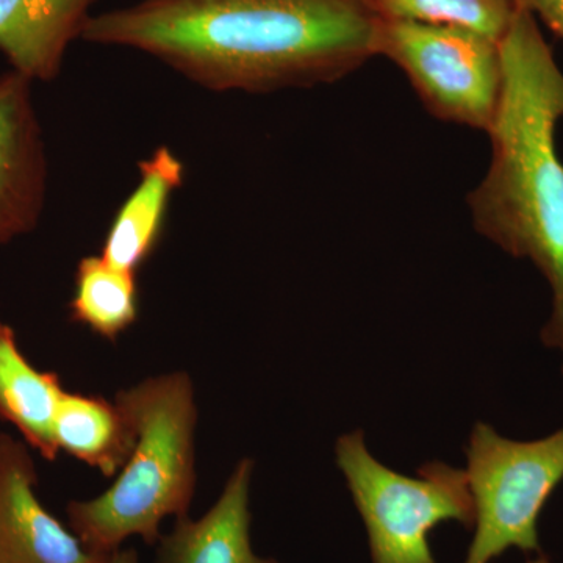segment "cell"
<instances>
[{"label": "cell", "mask_w": 563, "mask_h": 563, "mask_svg": "<svg viewBox=\"0 0 563 563\" xmlns=\"http://www.w3.org/2000/svg\"><path fill=\"white\" fill-rule=\"evenodd\" d=\"M32 450L0 433V563H107L41 504Z\"/></svg>", "instance_id": "obj_8"}, {"label": "cell", "mask_w": 563, "mask_h": 563, "mask_svg": "<svg viewBox=\"0 0 563 563\" xmlns=\"http://www.w3.org/2000/svg\"><path fill=\"white\" fill-rule=\"evenodd\" d=\"M465 455L474 536L462 563H492L512 548L542 554L539 520L563 481V428L520 442L479 421Z\"/></svg>", "instance_id": "obj_5"}, {"label": "cell", "mask_w": 563, "mask_h": 563, "mask_svg": "<svg viewBox=\"0 0 563 563\" xmlns=\"http://www.w3.org/2000/svg\"><path fill=\"white\" fill-rule=\"evenodd\" d=\"M33 85L0 74V246L35 231L46 209L49 158Z\"/></svg>", "instance_id": "obj_7"}, {"label": "cell", "mask_w": 563, "mask_h": 563, "mask_svg": "<svg viewBox=\"0 0 563 563\" xmlns=\"http://www.w3.org/2000/svg\"><path fill=\"white\" fill-rule=\"evenodd\" d=\"M114 401L132 422L135 446L109 490L66 507L69 528L103 555L132 537L157 543L166 518L190 512L198 483L199 412L190 374L146 377L118 391Z\"/></svg>", "instance_id": "obj_3"}, {"label": "cell", "mask_w": 563, "mask_h": 563, "mask_svg": "<svg viewBox=\"0 0 563 563\" xmlns=\"http://www.w3.org/2000/svg\"><path fill=\"white\" fill-rule=\"evenodd\" d=\"M528 563H553L550 561V559L547 558V555L539 554L536 559H531V561H528Z\"/></svg>", "instance_id": "obj_18"}, {"label": "cell", "mask_w": 563, "mask_h": 563, "mask_svg": "<svg viewBox=\"0 0 563 563\" xmlns=\"http://www.w3.org/2000/svg\"><path fill=\"white\" fill-rule=\"evenodd\" d=\"M562 373H563V366H562Z\"/></svg>", "instance_id": "obj_19"}, {"label": "cell", "mask_w": 563, "mask_h": 563, "mask_svg": "<svg viewBox=\"0 0 563 563\" xmlns=\"http://www.w3.org/2000/svg\"><path fill=\"white\" fill-rule=\"evenodd\" d=\"M518 3L563 40V0H518Z\"/></svg>", "instance_id": "obj_16"}, {"label": "cell", "mask_w": 563, "mask_h": 563, "mask_svg": "<svg viewBox=\"0 0 563 563\" xmlns=\"http://www.w3.org/2000/svg\"><path fill=\"white\" fill-rule=\"evenodd\" d=\"M254 461L242 459L220 498L198 520L190 515L158 539L157 563H279L262 558L251 539V484Z\"/></svg>", "instance_id": "obj_9"}, {"label": "cell", "mask_w": 563, "mask_h": 563, "mask_svg": "<svg viewBox=\"0 0 563 563\" xmlns=\"http://www.w3.org/2000/svg\"><path fill=\"white\" fill-rule=\"evenodd\" d=\"M54 433L60 453L106 477H117L136 442L132 422L114 399L68 390L58 404Z\"/></svg>", "instance_id": "obj_13"}, {"label": "cell", "mask_w": 563, "mask_h": 563, "mask_svg": "<svg viewBox=\"0 0 563 563\" xmlns=\"http://www.w3.org/2000/svg\"><path fill=\"white\" fill-rule=\"evenodd\" d=\"M98 0H0V52L32 81L62 74L69 47L81 40Z\"/></svg>", "instance_id": "obj_10"}, {"label": "cell", "mask_w": 563, "mask_h": 563, "mask_svg": "<svg viewBox=\"0 0 563 563\" xmlns=\"http://www.w3.org/2000/svg\"><path fill=\"white\" fill-rule=\"evenodd\" d=\"M377 55L406 73L437 120L490 131L503 92L498 41L451 25L380 21Z\"/></svg>", "instance_id": "obj_6"}, {"label": "cell", "mask_w": 563, "mask_h": 563, "mask_svg": "<svg viewBox=\"0 0 563 563\" xmlns=\"http://www.w3.org/2000/svg\"><path fill=\"white\" fill-rule=\"evenodd\" d=\"M107 563H140V558L133 548H120L110 555Z\"/></svg>", "instance_id": "obj_17"}, {"label": "cell", "mask_w": 563, "mask_h": 563, "mask_svg": "<svg viewBox=\"0 0 563 563\" xmlns=\"http://www.w3.org/2000/svg\"><path fill=\"white\" fill-rule=\"evenodd\" d=\"M335 461L368 533L373 563H437L429 540L437 526L455 521L473 529L465 470L429 462L415 477L395 472L373 457L361 429L339 437Z\"/></svg>", "instance_id": "obj_4"}, {"label": "cell", "mask_w": 563, "mask_h": 563, "mask_svg": "<svg viewBox=\"0 0 563 563\" xmlns=\"http://www.w3.org/2000/svg\"><path fill=\"white\" fill-rule=\"evenodd\" d=\"M66 388L57 373L41 372L25 357L9 322L0 320V420L46 461L58 457L55 415Z\"/></svg>", "instance_id": "obj_12"}, {"label": "cell", "mask_w": 563, "mask_h": 563, "mask_svg": "<svg viewBox=\"0 0 563 563\" xmlns=\"http://www.w3.org/2000/svg\"><path fill=\"white\" fill-rule=\"evenodd\" d=\"M503 92L488 136L492 163L468 195L474 229L515 258H528L553 292L544 346L563 352V73L536 16L518 3L499 43Z\"/></svg>", "instance_id": "obj_2"}, {"label": "cell", "mask_w": 563, "mask_h": 563, "mask_svg": "<svg viewBox=\"0 0 563 563\" xmlns=\"http://www.w3.org/2000/svg\"><path fill=\"white\" fill-rule=\"evenodd\" d=\"M380 21L420 22L468 29L501 43L518 0H366Z\"/></svg>", "instance_id": "obj_15"}, {"label": "cell", "mask_w": 563, "mask_h": 563, "mask_svg": "<svg viewBox=\"0 0 563 563\" xmlns=\"http://www.w3.org/2000/svg\"><path fill=\"white\" fill-rule=\"evenodd\" d=\"M69 318L107 342H117L140 318L139 274L124 272L101 255H85L74 273Z\"/></svg>", "instance_id": "obj_14"}, {"label": "cell", "mask_w": 563, "mask_h": 563, "mask_svg": "<svg viewBox=\"0 0 563 563\" xmlns=\"http://www.w3.org/2000/svg\"><path fill=\"white\" fill-rule=\"evenodd\" d=\"M366 0H136L95 13L81 40L141 52L214 92L312 88L377 55Z\"/></svg>", "instance_id": "obj_1"}, {"label": "cell", "mask_w": 563, "mask_h": 563, "mask_svg": "<svg viewBox=\"0 0 563 563\" xmlns=\"http://www.w3.org/2000/svg\"><path fill=\"white\" fill-rule=\"evenodd\" d=\"M187 166L172 147L158 146L139 163V180L114 213L101 257L124 272L139 274L157 251L174 195L184 187Z\"/></svg>", "instance_id": "obj_11"}]
</instances>
